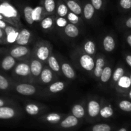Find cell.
Returning <instances> with one entry per match:
<instances>
[{"instance_id":"cell-45","label":"cell","mask_w":131,"mask_h":131,"mask_svg":"<svg viewBox=\"0 0 131 131\" xmlns=\"http://www.w3.org/2000/svg\"><path fill=\"white\" fill-rule=\"evenodd\" d=\"M6 28V23L0 19V28Z\"/></svg>"},{"instance_id":"cell-39","label":"cell","mask_w":131,"mask_h":131,"mask_svg":"<svg viewBox=\"0 0 131 131\" xmlns=\"http://www.w3.org/2000/svg\"><path fill=\"white\" fill-rule=\"evenodd\" d=\"M56 24L60 28H65L67 23V20L63 17H60L57 18L56 20Z\"/></svg>"},{"instance_id":"cell-2","label":"cell","mask_w":131,"mask_h":131,"mask_svg":"<svg viewBox=\"0 0 131 131\" xmlns=\"http://www.w3.org/2000/svg\"><path fill=\"white\" fill-rule=\"evenodd\" d=\"M1 14L7 18H14L17 16V12L14 6L8 3H3L0 5Z\"/></svg>"},{"instance_id":"cell-18","label":"cell","mask_w":131,"mask_h":131,"mask_svg":"<svg viewBox=\"0 0 131 131\" xmlns=\"http://www.w3.org/2000/svg\"><path fill=\"white\" fill-rule=\"evenodd\" d=\"M95 9L91 3H87L85 4L83 8V15L84 18L87 20H90L92 19L95 14Z\"/></svg>"},{"instance_id":"cell-49","label":"cell","mask_w":131,"mask_h":131,"mask_svg":"<svg viewBox=\"0 0 131 131\" xmlns=\"http://www.w3.org/2000/svg\"><path fill=\"white\" fill-rule=\"evenodd\" d=\"M118 131H127V129H125V128H122V129H120Z\"/></svg>"},{"instance_id":"cell-6","label":"cell","mask_w":131,"mask_h":131,"mask_svg":"<svg viewBox=\"0 0 131 131\" xmlns=\"http://www.w3.org/2000/svg\"><path fill=\"white\" fill-rule=\"evenodd\" d=\"M49 48L46 45L39 46L36 51V56L37 58L42 61H47L48 58L49 57Z\"/></svg>"},{"instance_id":"cell-30","label":"cell","mask_w":131,"mask_h":131,"mask_svg":"<svg viewBox=\"0 0 131 131\" xmlns=\"http://www.w3.org/2000/svg\"><path fill=\"white\" fill-rule=\"evenodd\" d=\"M99 113L102 118H108L112 116V115H113V110L111 106H107L102 107Z\"/></svg>"},{"instance_id":"cell-1","label":"cell","mask_w":131,"mask_h":131,"mask_svg":"<svg viewBox=\"0 0 131 131\" xmlns=\"http://www.w3.org/2000/svg\"><path fill=\"white\" fill-rule=\"evenodd\" d=\"M79 63L83 69L87 71H92L95 67V61L93 58L88 54H82L79 58Z\"/></svg>"},{"instance_id":"cell-42","label":"cell","mask_w":131,"mask_h":131,"mask_svg":"<svg viewBox=\"0 0 131 131\" xmlns=\"http://www.w3.org/2000/svg\"><path fill=\"white\" fill-rule=\"evenodd\" d=\"M120 5L122 8L128 10L131 8V0H120Z\"/></svg>"},{"instance_id":"cell-21","label":"cell","mask_w":131,"mask_h":131,"mask_svg":"<svg viewBox=\"0 0 131 131\" xmlns=\"http://www.w3.org/2000/svg\"><path fill=\"white\" fill-rule=\"evenodd\" d=\"M72 115L75 116L77 118H82L85 115L84 107L80 104L74 105L72 109Z\"/></svg>"},{"instance_id":"cell-40","label":"cell","mask_w":131,"mask_h":131,"mask_svg":"<svg viewBox=\"0 0 131 131\" xmlns=\"http://www.w3.org/2000/svg\"><path fill=\"white\" fill-rule=\"evenodd\" d=\"M91 3L95 10H100L103 5V0H91Z\"/></svg>"},{"instance_id":"cell-38","label":"cell","mask_w":131,"mask_h":131,"mask_svg":"<svg viewBox=\"0 0 131 131\" xmlns=\"http://www.w3.org/2000/svg\"><path fill=\"white\" fill-rule=\"evenodd\" d=\"M67 19L70 23L73 24H77L79 21V15H76L72 12L67 14Z\"/></svg>"},{"instance_id":"cell-44","label":"cell","mask_w":131,"mask_h":131,"mask_svg":"<svg viewBox=\"0 0 131 131\" xmlns=\"http://www.w3.org/2000/svg\"><path fill=\"white\" fill-rule=\"evenodd\" d=\"M125 25H126L127 27H128V28H131V17L129 18V19L127 20L126 23H125Z\"/></svg>"},{"instance_id":"cell-10","label":"cell","mask_w":131,"mask_h":131,"mask_svg":"<svg viewBox=\"0 0 131 131\" xmlns=\"http://www.w3.org/2000/svg\"><path fill=\"white\" fill-rule=\"evenodd\" d=\"M66 5L68 8L75 14L80 15L83 12V9L80 4L76 0H66Z\"/></svg>"},{"instance_id":"cell-35","label":"cell","mask_w":131,"mask_h":131,"mask_svg":"<svg viewBox=\"0 0 131 131\" xmlns=\"http://www.w3.org/2000/svg\"><path fill=\"white\" fill-rule=\"evenodd\" d=\"M61 119V116L57 113H51L47 115L46 118V120L47 122L52 124L58 122Z\"/></svg>"},{"instance_id":"cell-37","label":"cell","mask_w":131,"mask_h":131,"mask_svg":"<svg viewBox=\"0 0 131 131\" xmlns=\"http://www.w3.org/2000/svg\"><path fill=\"white\" fill-rule=\"evenodd\" d=\"M119 107L123 111L130 112L131 111V102L128 101H122L119 104Z\"/></svg>"},{"instance_id":"cell-16","label":"cell","mask_w":131,"mask_h":131,"mask_svg":"<svg viewBox=\"0 0 131 131\" xmlns=\"http://www.w3.org/2000/svg\"><path fill=\"white\" fill-rule=\"evenodd\" d=\"M15 111L9 107H0V119H10L15 116Z\"/></svg>"},{"instance_id":"cell-4","label":"cell","mask_w":131,"mask_h":131,"mask_svg":"<svg viewBox=\"0 0 131 131\" xmlns=\"http://www.w3.org/2000/svg\"><path fill=\"white\" fill-rule=\"evenodd\" d=\"M16 91L23 95H32L36 92V88L29 84H20L16 86Z\"/></svg>"},{"instance_id":"cell-48","label":"cell","mask_w":131,"mask_h":131,"mask_svg":"<svg viewBox=\"0 0 131 131\" xmlns=\"http://www.w3.org/2000/svg\"><path fill=\"white\" fill-rule=\"evenodd\" d=\"M3 33L2 30H1V28H0V38L3 37Z\"/></svg>"},{"instance_id":"cell-50","label":"cell","mask_w":131,"mask_h":131,"mask_svg":"<svg viewBox=\"0 0 131 131\" xmlns=\"http://www.w3.org/2000/svg\"><path fill=\"white\" fill-rule=\"evenodd\" d=\"M3 19V16L2 15V14H0V19L1 20V19Z\"/></svg>"},{"instance_id":"cell-22","label":"cell","mask_w":131,"mask_h":131,"mask_svg":"<svg viewBox=\"0 0 131 131\" xmlns=\"http://www.w3.org/2000/svg\"><path fill=\"white\" fill-rule=\"evenodd\" d=\"M40 79L43 83H49L52 81V73L50 70V69H43L41 72Z\"/></svg>"},{"instance_id":"cell-28","label":"cell","mask_w":131,"mask_h":131,"mask_svg":"<svg viewBox=\"0 0 131 131\" xmlns=\"http://www.w3.org/2000/svg\"><path fill=\"white\" fill-rule=\"evenodd\" d=\"M64 88H65L64 83L61 81H58L51 84L49 88V90L51 93H56L62 91L64 89Z\"/></svg>"},{"instance_id":"cell-36","label":"cell","mask_w":131,"mask_h":131,"mask_svg":"<svg viewBox=\"0 0 131 131\" xmlns=\"http://www.w3.org/2000/svg\"><path fill=\"white\" fill-rule=\"evenodd\" d=\"M124 70L122 67H118L115 70L113 75V79L115 82H118V81L124 75Z\"/></svg>"},{"instance_id":"cell-46","label":"cell","mask_w":131,"mask_h":131,"mask_svg":"<svg viewBox=\"0 0 131 131\" xmlns=\"http://www.w3.org/2000/svg\"><path fill=\"white\" fill-rule=\"evenodd\" d=\"M127 43H129V46L131 47V35L128 36L127 38Z\"/></svg>"},{"instance_id":"cell-43","label":"cell","mask_w":131,"mask_h":131,"mask_svg":"<svg viewBox=\"0 0 131 131\" xmlns=\"http://www.w3.org/2000/svg\"><path fill=\"white\" fill-rule=\"evenodd\" d=\"M126 61L128 65L131 67V55H128L126 57Z\"/></svg>"},{"instance_id":"cell-14","label":"cell","mask_w":131,"mask_h":131,"mask_svg":"<svg viewBox=\"0 0 131 131\" xmlns=\"http://www.w3.org/2000/svg\"><path fill=\"white\" fill-rule=\"evenodd\" d=\"M103 47L107 52H111L115 48V42L111 36L107 35L104 37L103 40Z\"/></svg>"},{"instance_id":"cell-52","label":"cell","mask_w":131,"mask_h":131,"mask_svg":"<svg viewBox=\"0 0 131 131\" xmlns=\"http://www.w3.org/2000/svg\"><path fill=\"white\" fill-rule=\"evenodd\" d=\"M0 14H1V6H0Z\"/></svg>"},{"instance_id":"cell-26","label":"cell","mask_w":131,"mask_h":131,"mask_svg":"<svg viewBox=\"0 0 131 131\" xmlns=\"http://www.w3.org/2000/svg\"><path fill=\"white\" fill-rule=\"evenodd\" d=\"M33 8L31 6H26L24 8V15L25 20L28 24H33L34 23V20L32 18V12H33Z\"/></svg>"},{"instance_id":"cell-34","label":"cell","mask_w":131,"mask_h":131,"mask_svg":"<svg viewBox=\"0 0 131 131\" xmlns=\"http://www.w3.org/2000/svg\"><path fill=\"white\" fill-rule=\"evenodd\" d=\"M111 127L105 124H97L92 127V131H111Z\"/></svg>"},{"instance_id":"cell-7","label":"cell","mask_w":131,"mask_h":131,"mask_svg":"<svg viewBox=\"0 0 131 131\" xmlns=\"http://www.w3.org/2000/svg\"><path fill=\"white\" fill-rule=\"evenodd\" d=\"M101 111V105L97 101L92 100L88 104V113L90 116L92 118L98 116Z\"/></svg>"},{"instance_id":"cell-23","label":"cell","mask_w":131,"mask_h":131,"mask_svg":"<svg viewBox=\"0 0 131 131\" xmlns=\"http://www.w3.org/2000/svg\"><path fill=\"white\" fill-rule=\"evenodd\" d=\"M111 75H112V69H111V68L108 66L104 67L102 73H101V77H100L101 82L104 83H107L111 78Z\"/></svg>"},{"instance_id":"cell-33","label":"cell","mask_w":131,"mask_h":131,"mask_svg":"<svg viewBox=\"0 0 131 131\" xmlns=\"http://www.w3.org/2000/svg\"><path fill=\"white\" fill-rule=\"evenodd\" d=\"M53 25V19L51 17L44 18L41 21V27L43 29H50Z\"/></svg>"},{"instance_id":"cell-32","label":"cell","mask_w":131,"mask_h":131,"mask_svg":"<svg viewBox=\"0 0 131 131\" xmlns=\"http://www.w3.org/2000/svg\"><path fill=\"white\" fill-rule=\"evenodd\" d=\"M118 84L120 87L122 88H128L130 86V78L127 76L123 75L118 81Z\"/></svg>"},{"instance_id":"cell-17","label":"cell","mask_w":131,"mask_h":131,"mask_svg":"<svg viewBox=\"0 0 131 131\" xmlns=\"http://www.w3.org/2000/svg\"><path fill=\"white\" fill-rule=\"evenodd\" d=\"M104 65L105 60L103 58L100 57L97 58L94 67V75L96 78H100L101 73H102L104 67Z\"/></svg>"},{"instance_id":"cell-41","label":"cell","mask_w":131,"mask_h":131,"mask_svg":"<svg viewBox=\"0 0 131 131\" xmlns=\"http://www.w3.org/2000/svg\"><path fill=\"white\" fill-rule=\"evenodd\" d=\"M9 84L8 81L3 76L0 75V89L6 90L8 87Z\"/></svg>"},{"instance_id":"cell-27","label":"cell","mask_w":131,"mask_h":131,"mask_svg":"<svg viewBox=\"0 0 131 131\" xmlns=\"http://www.w3.org/2000/svg\"><path fill=\"white\" fill-rule=\"evenodd\" d=\"M48 61V64L49 67L52 69L53 71L56 72H58L60 70V67L59 65L58 60H56V58L54 56H51L48 58L47 59Z\"/></svg>"},{"instance_id":"cell-25","label":"cell","mask_w":131,"mask_h":131,"mask_svg":"<svg viewBox=\"0 0 131 131\" xmlns=\"http://www.w3.org/2000/svg\"><path fill=\"white\" fill-rule=\"evenodd\" d=\"M43 8L42 6H37L33 9L32 18L34 22H39L42 19Z\"/></svg>"},{"instance_id":"cell-53","label":"cell","mask_w":131,"mask_h":131,"mask_svg":"<svg viewBox=\"0 0 131 131\" xmlns=\"http://www.w3.org/2000/svg\"><path fill=\"white\" fill-rule=\"evenodd\" d=\"M130 84H131V75H130Z\"/></svg>"},{"instance_id":"cell-31","label":"cell","mask_w":131,"mask_h":131,"mask_svg":"<svg viewBox=\"0 0 131 131\" xmlns=\"http://www.w3.org/2000/svg\"><path fill=\"white\" fill-rule=\"evenodd\" d=\"M26 111L30 115H36L39 113L40 109L38 106L34 104H29L25 107Z\"/></svg>"},{"instance_id":"cell-47","label":"cell","mask_w":131,"mask_h":131,"mask_svg":"<svg viewBox=\"0 0 131 131\" xmlns=\"http://www.w3.org/2000/svg\"><path fill=\"white\" fill-rule=\"evenodd\" d=\"M4 105V102L2 101V100L0 99V107L3 106Z\"/></svg>"},{"instance_id":"cell-12","label":"cell","mask_w":131,"mask_h":131,"mask_svg":"<svg viewBox=\"0 0 131 131\" xmlns=\"http://www.w3.org/2000/svg\"><path fill=\"white\" fill-rule=\"evenodd\" d=\"M5 33L6 34V38H7V41L9 43H14V42L16 41L17 37L19 31L17 29H15L14 27L10 26H6L5 28Z\"/></svg>"},{"instance_id":"cell-15","label":"cell","mask_w":131,"mask_h":131,"mask_svg":"<svg viewBox=\"0 0 131 131\" xmlns=\"http://www.w3.org/2000/svg\"><path fill=\"white\" fill-rule=\"evenodd\" d=\"M61 71L65 77L68 79H74L75 76V73L70 64L63 63L61 65Z\"/></svg>"},{"instance_id":"cell-19","label":"cell","mask_w":131,"mask_h":131,"mask_svg":"<svg viewBox=\"0 0 131 131\" xmlns=\"http://www.w3.org/2000/svg\"><path fill=\"white\" fill-rule=\"evenodd\" d=\"M15 64V60L12 56H7L3 59L1 63L2 68L5 70H9L14 67Z\"/></svg>"},{"instance_id":"cell-29","label":"cell","mask_w":131,"mask_h":131,"mask_svg":"<svg viewBox=\"0 0 131 131\" xmlns=\"http://www.w3.org/2000/svg\"><path fill=\"white\" fill-rule=\"evenodd\" d=\"M84 50L88 54H94L95 52V44L92 40L87 41L84 45Z\"/></svg>"},{"instance_id":"cell-11","label":"cell","mask_w":131,"mask_h":131,"mask_svg":"<svg viewBox=\"0 0 131 131\" xmlns=\"http://www.w3.org/2000/svg\"><path fill=\"white\" fill-rule=\"evenodd\" d=\"M64 32L65 35L70 38H75L79 34V30L78 27L72 23L67 24L64 29Z\"/></svg>"},{"instance_id":"cell-51","label":"cell","mask_w":131,"mask_h":131,"mask_svg":"<svg viewBox=\"0 0 131 131\" xmlns=\"http://www.w3.org/2000/svg\"><path fill=\"white\" fill-rule=\"evenodd\" d=\"M129 97H130V98L131 99V90H130V93H129Z\"/></svg>"},{"instance_id":"cell-9","label":"cell","mask_w":131,"mask_h":131,"mask_svg":"<svg viewBox=\"0 0 131 131\" xmlns=\"http://www.w3.org/2000/svg\"><path fill=\"white\" fill-rule=\"evenodd\" d=\"M30 71L32 75L34 77H38L40 75L42 70V64L40 61L37 59H33L31 61Z\"/></svg>"},{"instance_id":"cell-20","label":"cell","mask_w":131,"mask_h":131,"mask_svg":"<svg viewBox=\"0 0 131 131\" xmlns=\"http://www.w3.org/2000/svg\"><path fill=\"white\" fill-rule=\"evenodd\" d=\"M43 10H46L47 14H52L54 12L56 7L55 0H43Z\"/></svg>"},{"instance_id":"cell-8","label":"cell","mask_w":131,"mask_h":131,"mask_svg":"<svg viewBox=\"0 0 131 131\" xmlns=\"http://www.w3.org/2000/svg\"><path fill=\"white\" fill-rule=\"evenodd\" d=\"M15 72L17 75L22 77H26L30 74V67L26 63H20L17 65L15 69Z\"/></svg>"},{"instance_id":"cell-24","label":"cell","mask_w":131,"mask_h":131,"mask_svg":"<svg viewBox=\"0 0 131 131\" xmlns=\"http://www.w3.org/2000/svg\"><path fill=\"white\" fill-rule=\"evenodd\" d=\"M56 10H57L58 15L60 17H65L66 15H67L69 8H68L66 4L64 3L61 0H59L58 1Z\"/></svg>"},{"instance_id":"cell-3","label":"cell","mask_w":131,"mask_h":131,"mask_svg":"<svg viewBox=\"0 0 131 131\" xmlns=\"http://www.w3.org/2000/svg\"><path fill=\"white\" fill-rule=\"evenodd\" d=\"M31 32L27 29H23L19 31L15 42L19 46H26L29 42Z\"/></svg>"},{"instance_id":"cell-5","label":"cell","mask_w":131,"mask_h":131,"mask_svg":"<svg viewBox=\"0 0 131 131\" xmlns=\"http://www.w3.org/2000/svg\"><path fill=\"white\" fill-rule=\"evenodd\" d=\"M29 52V49L25 46H18L14 47L10 51V56L14 58H20L26 56Z\"/></svg>"},{"instance_id":"cell-13","label":"cell","mask_w":131,"mask_h":131,"mask_svg":"<svg viewBox=\"0 0 131 131\" xmlns=\"http://www.w3.org/2000/svg\"><path fill=\"white\" fill-rule=\"evenodd\" d=\"M78 118H77L74 115H70V116H67L65 119H64L62 122H61L60 125L61 127L63 128H70L76 126L78 124Z\"/></svg>"}]
</instances>
